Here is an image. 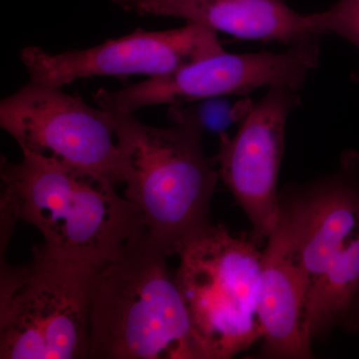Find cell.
Here are the masks:
<instances>
[{"instance_id":"cell-1","label":"cell","mask_w":359,"mask_h":359,"mask_svg":"<svg viewBox=\"0 0 359 359\" xmlns=\"http://www.w3.org/2000/svg\"><path fill=\"white\" fill-rule=\"evenodd\" d=\"M1 161V238L18 221L32 224L52 255L93 266L114 259L145 231L140 214L116 187L71 171L54 161L22 153Z\"/></svg>"},{"instance_id":"cell-2","label":"cell","mask_w":359,"mask_h":359,"mask_svg":"<svg viewBox=\"0 0 359 359\" xmlns=\"http://www.w3.org/2000/svg\"><path fill=\"white\" fill-rule=\"evenodd\" d=\"M107 112L126 165L124 197L138 210L148 235L170 256L178 255L211 224L219 178L203 150L199 115L174 107V124L159 128L133 113Z\"/></svg>"},{"instance_id":"cell-3","label":"cell","mask_w":359,"mask_h":359,"mask_svg":"<svg viewBox=\"0 0 359 359\" xmlns=\"http://www.w3.org/2000/svg\"><path fill=\"white\" fill-rule=\"evenodd\" d=\"M168 257L145 231L119 256L96 266L88 358L199 359Z\"/></svg>"},{"instance_id":"cell-4","label":"cell","mask_w":359,"mask_h":359,"mask_svg":"<svg viewBox=\"0 0 359 359\" xmlns=\"http://www.w3.org/2000/svg\"><path fill=\"white\" fill-rule=\"evenodd\" d=\"M306 280V325L327 334L346 323L359 295V160L348 153L337 173L287 196Z\"/></svg>"},{"instance_id":"cell-5","label":"cell","mask_w":359,"mask_h":359,"mask_svg":"<svg viewBox=\"0 0 359 359\" xmlns=\"http://www.w3.org/2000/svg\"><path fill=\"white\" fill-rule=\"evenodd\" d=\"M262 254L255 241L210 224L180 250L174 278L199 359H228L262 339Z\"/></svg>"},{"instance_id":"cell-6","label":"cell","mask_w":359,"mask_h":359,"mask_svg":"<svg viewBox=\"0 0 359 359\" xmlns=\"http://www.w3.org/2000/svg\"><path fill=\"white\" fill-rule=\"evenodd\" d=\"M95 269L52 255L41 245L25 266L2 264L0 358H88Z\"/></svg>"},{"instance_id":"cell-7","label":"cell","mask_w":359,"mask_h":359,"mask_svg":"<svg viewBox=\"0 0 359 359\" xmlns=\"http://www.w3.org/2000/svg\"><path fill=\"white\" fill-rule=\"evenodd\" d=\"M0 126L22 153L54 161L106 185L124 184L126 165L109 112L60 87L29 81L0 103Z\"/></svg>"},{"instance_id":"cell-8","label":"cell","mask_w":359,"mask_h":359,"mask_svg":"<svg viewBox=\"0 0 359 359\" xmlns=\"http://www.w3.org/2000/svg\"><path fill=\"white\" fill-rule=\"evenodd\" d=\"M316 39L282 53L231 54L226 51L189 63L173 72L116 91L99 89L94 102L103 110L134 113L148 106L244 95L262 87L301 89L318 63Z\"/></svg>"},{"instance_id":"cell-9","label":"cell","mask_w":359,"mask_h":359,"mask_svg":"<svg viewBox=\"0 0 359 359\" xmlns=\"http://www.w3.org/2000/svg\"><path fill=\"white\" fill-rule=\"evenodd\" d=\"M218 32L197 23L165 32L138 29L86 49L52 54L26 47L20 59L29 81L60 87L96 76H160L224 51Z\"/></svg>"},{"instance_id":"cell-10","label":"cell","mask_w":359,"mask_h":359,"mask_svg":"<svg viewBox=\"0 0 359 359\" xmlns=\"http://www.w3.org/2000/svg\"><path fill=\"white\" fill-rule=\"evenodd\" d=\"M299 90L269 88L240 122L233 137L222 135L215 158L219 175L247 215L255 242L268 240L280 218L278 174L287 118L299 104Z\"/></svg>"},{"instance_id":"cell-11","label":"cell","mask_w":359,"mask_h":359,"mask_svg":"<svg viewBox=\"0 0 359 359\" xmlns=\"http://www.w3.org/2000/svg\"><path fill=\"white\" fill-rule=\"evenodd\" d=\"M306 294L308 280L297 252L294 219L280 200V218L262 254L257 314L264 358H313L304 330Z\"/></svg>"},{"instance_id":"cell-12","label":"cell","mask_w":359,"mask_h":359,"mask_svg":"<svg viewBox=\"0 0 359 359\" xmlns=\"http://www.w3.org/2000/svg\"><path fill=\"white\" fill-rule=\"evenodd\" d=\"M136 13L183 18L252 41L294 45L318 35L311 14L295 13L283 0H150Z\"/></svg>"},{"instance_id":"cell-13","label":"cell","mask_w":359,"mask_h":359,"mask_svg":"<svg viewBox=\"0 0 359 359\" xmlns=\"http://www.w3.org/2000/svg\"><path fill=\"white\" fill-rule=\"evenodd\" d=\"M311 15L318 35L334 33L359 49V0H339L327 11Z\"/></svg>"},{"instance_id":"cell-14","label":"cell","mask_w":359,"mask_h":359,"mask_svg":"<svg viewBox=\"0 0 359 359\" xmlns=\"http://www.w3.org/2000/svg\"><path fill=\"white\" fill-rule=\"evenodd\" d=\"M344 328L348 332H358L359 330V295L354 302V306L351 309V313L347 318Z\"/></svg>"},{"instance_id":"cell-15","label":"cell","mask_w":359,"mask_h":359,"mask_svg":"<svg viewBox=\"0 0 359 359\" xmlns=\"http://www.w3.org/2000/svg\"><path fill=\"white\" fill-rule=\"evenodd\" d=\"M112 1L121 6L124 11H135L136 13L139 6L150 1V0H112Z\"/></svg>"}]
</instances>
